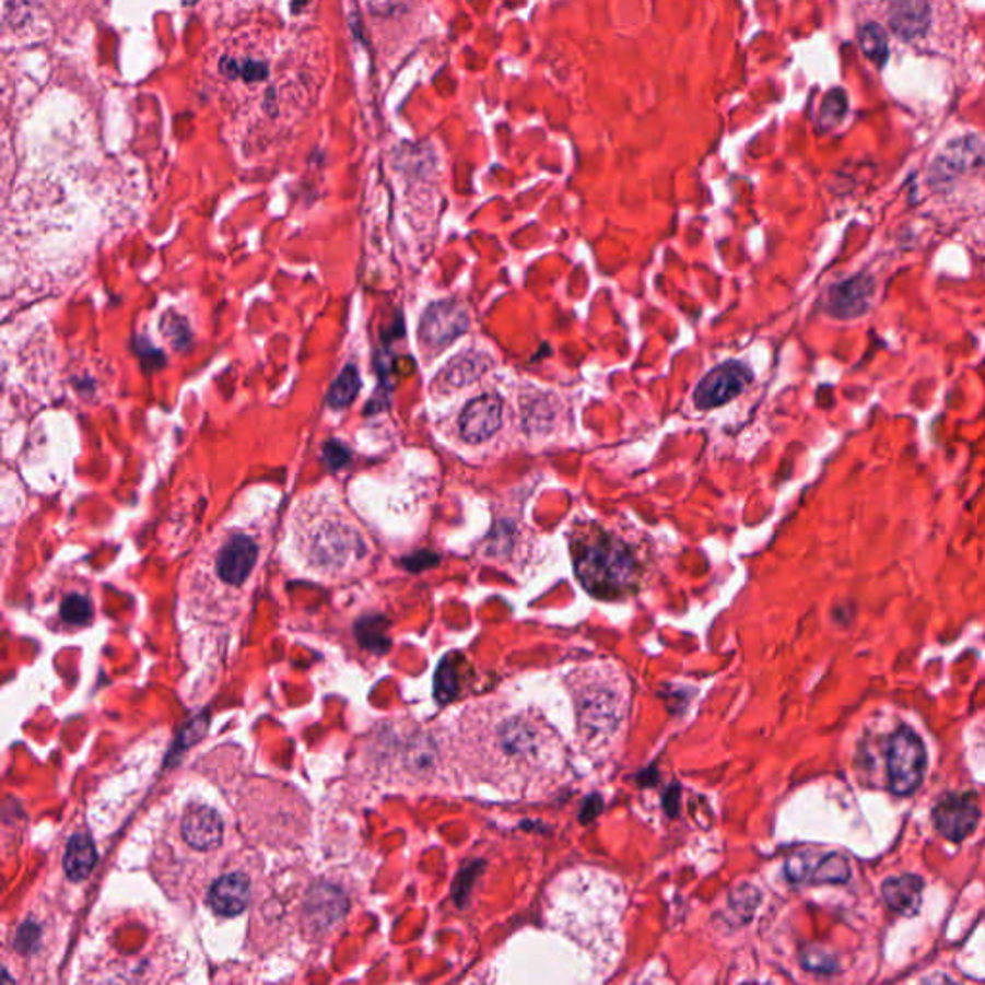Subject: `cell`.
I'll return each instance as SVG.
<instances>
[{
  "instance_id": "cell-5",
  "label": "cell",
  "mask_w": 985,
  "mask_h": 985,
  "mask_svg": "<svg viewBox=\"0 0 985 985\" xmlns=\"http://www.w3.org/2000/svg\"><path fill=\"white\" fill-rule=\"evenodd\" d=\"M576 576L599 599H618L635 589L640 566L632 551L617 537H589L574 547Z\"/></svg>"
},
{
  "instance_id": "cell-18",
  "label": "cell",
  "mask_w": 985,
  "mask_h": 985,
  "mask_svg": "<svg viewBox=\"0 0 985 985\" xmlns=\"http://www.w3.org/2000/svg\"><path fill=\"white\" fill-rule=\"evenodd\" d=\"M485 370H488L485 356L473 353L462 354V356H458V359L450 362L449 366L443 372V377L453 387H462V385L476 382Z\"/></svg>"
},
{
  "instance_id": "cell-4",
  "label": "cell",
  "mask_w": 985,
  "mask_h": 985,
  "mask_svg": "<svg viewBox=\"0 0 985 985\" xmlns=\"http://www.w3.org/2000/svg\"><path fill=\"white\" fill-rule=\"evenodd\" d=\"M265 533V528H258L253 521L220 529L202 549L197 576L227 591L245 587L260 564Z\"/></svg>"
},
{
  "instance_id": "cell-13",
  "label": "cell",
  "mask_w": 985,
  "mask_h": 985,
  "mask_svg": "<svg viewBox=\"0 0 985 985\" xmlns=\"http://www.w3.org/2000/svg\"><path fill=\"white\" fill-rule=\"evenodd\" d=\"M184 837L189 847L197 851H212L220 847L224 837V822L216 810L197 805L185 812Z\"/></svg>"
},
{
  "instance_id": "cell-1",
  "label": "cell",
  "mask_w": 985,
  "mask_h": 985,
  "mask_svg": "<svg viewBox=\"0 0 985 985\" xmlns=\"http://www.w3.org/2000/svg\"><path fill=\"white\" fill-rule=\"evenodd\" d=\"M449 751L468 782L506 799L546 797L568 777V749L556 729L533 708L501 699L478 701L458 714Z\"/></svg>"
},
{
  "instance_id": "cell-10",
  "label": "cell",
  "mask_w": 985,
  "mask_h": 985,
  "mask_svg": "<svg viewBox=\"0 0 985 985\" xmlns=\"http://www.w3.org/2000/svg\"><path fill=\"white\" fill-rule=\"evenodd\" d=\"M470 326L468 314L457 303H435L425 310L420 324V337L430 347H447L462 336Z\"/></svg>"
},
{
  "instance_id": "cell-25",
  "label": "cell",
  "mask_w": 985,
  "mask_h": 985,
  "mask_svg": "<svg viewBox=\"0 0 985 985\" xmlns=\"http://www.w3.org/2000/svg\"><path fill=\"white\" fill-rule=\"evenodd\" d=\"M235 73H241V75L247 78V80H260V78H265L266 75V68L262 65H258V62H247V65L241 66V68L232 65V75H235Z\"/></svg>"
},
{
  "instance_id": "cell-21",
  "label": "cell",
  "mask_w": 985,
  "mask_h": 985,
  "mask_svg": "<svg viewBox=\"0 0 985 985\" xmlns=\"http://www.w3.org/2000/svg\"><path fill=\"white\" fill-rule=\"evenodd\" d=\"M845 113H847V96H845L843 91H832L824 98L818 124H820V128H833V126H837L843 120Z\"/></svg>"
},
{
  "instance_id": "cell-8",
  "label": "cell",
  "mask_w": 985,
  "mask_h": 985,
  "mask_svg": "<svg viewBox=\"0 0 985 985\" xmlns=\"http://www.w3.org/2000/svg\"><path fill=\"white\" fill-rule=\"evenodd\" d=\"M785 873L795 883H847L851 865L840 853L805 851L787 860Z\"/></svg>"
},
{
  "instance_id": "cell-23",
  "label": "cell",
  "mask_w": 985,
  "mask_h": 985,
  "mask_svg": "<svg viewBox=\"0 0 985 985\" xmlns=\"http://www.w3.org/2000/svg\"><path fill=\"white\" fill-rule=\"evenodd\" d=\"M801 962L805 969L810 970V972H817V974H835L837 969H840L837 959L830 951L822 949V947L805 949Z\"/></svg>"
},
{
  "instance_id": "cell-16",
  "label": "cell",
  "mask_w": 985,
  "mask_h": 985,
  "mask_svg": "<svg viewBox=\"0 0 985 985\" xmlns=\"http://www.w3.org/2000/svg\"><path fill=\"white\" fill-rule=\"evenodd\" d=\"M928 0H893L890 10L891 30L901 39H916L928 30Z\"/></svg>"
},
{
  "instance_id": "cell-19",
  "label": "cell",
  "mask_w": 985,
  "mask_h": 985,
  "mask_svg": "<svg viewBox=\"0 0 985 985\" xmlns=\"http://www.w3.org/2000/svg\"><path fill=\"white\" fill-rule=\"evenodd\" d=\"M860 47L866 57L872 60L873 65L883 66L890 57V47H888V35L878 24H866L858 35Z\"/></svg>"
},
{
  "instance_id": "cell-24",
  "label": "cell",
  "mask_w": 985,
  "mask_h": 985,
  "mask_svg": "<svg viewBox=\"0 0 985 985\" xmlns=\"http://www.w3.org/2000/svg\"><path fill=\"white\" fill-rule=\"evenodd\" d=\"M455 678H457V673L449 662L441 666V670L437 672V699L449 701L455 695V689H457L455 688Z\"/></svg>"
},
{
  "instance_id": "cell-15",
  "label": "cell",
  "mask_w": 985,
  "mask_h": 985,
  "mask_svg": "<svg viewBox=\"0 0 985 985\" xmlns=\"http://www.w3.org/2000/svg\"><path fill=\"white\" fill-rule=\"evenodd\" d=\"M922 891H924V880L916 873H903V876L890 878L881 883L883 901L888 903L891 911L905 914V916H913L920 911Z\"/></svg>"
},
{
  "instance_id": "cell-14",
  "label": "cell",
  "mask_w": 985,
  "mask_h": 985,
  "mask_svg": "<svg viewBox=\"0 0 985 985\" xmlns=\"http://www.w3.org/2000/svg\"><path fill=\"white\" fill-rule=\"evenodd\" d=\"M250 895L249 878L245 873L235 872L222 876L210 891V906L220 916H237L247 908Z\"/></svg>"
},
{
  "instance_id": "cell-3",
  "label": "cell",
  "mask_w": 985,
  "mask_h": 985,
  "mask_svg": "<svg viewBox=\"0 0 985 985\" xmlns=\"http://www.w3.org/2000/svg\"><path fill=\"white\" fill-rule=\"evenodd\" d=\"M574 713L576 746L591 761L602 762L625 736L632 711V685L612 662L574 668L564 678Z\"/></svg>"
},
{
  "instance_id": "cell-6",
  "label": "cell",
  "mask_w": 985,
  "mask_h": 985,
  "mask_svg": "<svg viewBox=\"0 0 985 985\" xmlns=\"http://www.w3.org/2000/svg\"><path fill=\"white\" fill-rule=\"evenodd\" d=\"M928 754L920 737L914 729L901 726L890 739L888 751V774L890 787L899 797H908L920 787L926 774Z\"/></svg>"
},
{
  "instance_id": "cell-17",
  "label": "cell",
  "mask_w": 985,
  "mask_h": 985,
  "mask_svg": "<svg viewBox=\"0 0 985 985\" xmlns=\"http://www.w3.org/2000/svg\"><path fill=\"white\" fill-rule=\"evenodd\" d=\"M95 863V843L87 833H75L66 847L65 868L68 878L73 881L85 880L93 872Z\"/></svg>"
},
{
  "instance_id": "cell-2",
  "label": "cell",
  "mask_w": 985,
  "mask_h": 985,
  "mask_svg": "<svg viewBox=\"0 0 985 985\" xmlns=\"http://www.w3.org/2000/svg\"><path fill=\"white\" fill-rule=\"evenodd\" d=\"M285 546L293 564L321 582L356 577L372 556L368 537L331 483L297 499L285 526Z\"/></svg>"
},
{
  "instance_id": "cell-7",
  "label": "cell",
  "mask_w": 985,
  "mask_h": 985,
  "mask_svg": "<svg viewBox=\"0 0 985 985\" xmlns=\"http://www.w3.org/2000/svg\"><path fill=\"white\" fill-rule=\"evenodd\" d=\"M980 802L976 794H949L934 807L931 820L934 825L946 840L961 843L976 830L980 824Z\"/></svg>"
},
{
  "instance_id": "cell-20",
  "label": "cell",
  "mask_w": 985,
  "mask_h": 985,
  "mask_svg": "<svg viewBox=\"0 0 985 985\" xmlns=\"http://www.w3.org/2000/svg\"><path fill=\"white\" fill-rule=\"evenodd\" d=\"M359 372L353 366H347L341 372V376L337 377L336 384L331 387L328 395V404L331 409H344L353 402L356 392H359Z\"/></svg>"
},
{
  "instance_id": "cell-9",
  "label": "cell",
  "mask_w": 985,
  "mask_h": 985,
  "mask_svg": "<svg viewBox=\"0 0 985 985\" xmlns=\"http://www.w3.org/2000/svg\"><path fill=\"white\" fill-rule=\"evenodd\" d=\"M751 382V370L739 364L728 362L713 370L708 376L699 384L695 391V404L699 409H714L736 399L739 392L746 389Z\"/></svg>"
},
{
  "instance_id": "cell-22",
  "label": "cell",
  "mask_w": 985,
  "mask_h": 985,
  "mask_svg": "<svg viewBox=\"0 0 985 985\" xmlns=\"http://www.w3.org/2000/svg\"><path fill=\"white\" fill-rule=\"evenodd\" d=\"M60 614H62V620L68 622V624H87L91 617H93V605H91L87 597L68 595L62 601V607H60Z\"/></svg>"
},
{
  "instance_id": "cell-12",
  "label": "cell",
  "mask_w": 985,
  "mask_h": 985,
  "mask_svg": "<svg viewBox=\"0 0 985 985\" xmlns=\"http://www.w3.org/2000/svg\"><path fill=\"white\" fill-rule=\"evenodd\" d=\"M873 280L866 273H858L851 280L833 285L825 297V310L835 318H857L868 310L873 295Z\"/></svg>"
},
{
  "instance_id": "cell-11",
  "label": "cell",
  "mask_w": 985,
  "mask_h": 985,
  "mask_svg": "<svg viewBox=\"0 0 985 985\" xmlns=\"http://www.w3.org/2000/svg\"><path fill=\"white\" fill-rule=\"evenodd\" d=\"M503 422V401L497 395H483L466 404L458 427L462 439L481 443L495 435Z\"/></svg>"
}]
</instances>
